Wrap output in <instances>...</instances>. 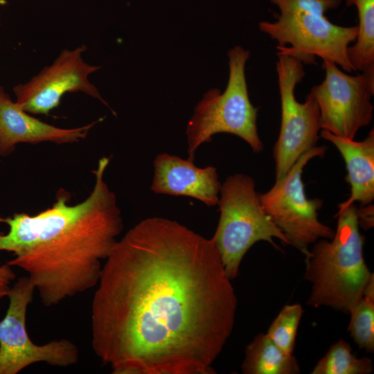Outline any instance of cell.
<instances>
[{
  "label": "cell",
  "mask_w": 374,
  "mask_h": 374,
  "mask_svg": "<svg viewBox=\"0 0 374 374\" xmlns=\"http://www.w3.org/2000/svg\"><path fill=\"white\" fill-rule=\"evenodd\" d=\"M105 260L91 303V346L112 373H215L237 297L213 239L151 217Z\"/></svg>",
  "instance_id": "6da1fadb"
},
{
  "label": "cell",
  "mask_w": 374,
  "mask_h": 374,
  "mask_svg": "<svg viewBox=\"0 0 374 374\" xmlns=\"http://www.w3.org/2000/svg\"><path fill=\"white\" fill-rule=\"evenodd\" d=\"M110 157H103L93 171L95 184L89 195L75 205L60 188L48 208L30 215L1 217L9 226L0 233V251L13 253L7 262L28 274L46 307L60 303L95 287L103 266L123 229L115 193L105 181Z\"/></svg>",
  "instance_id": "7a4b0ae2"
},
{
  "label": "cell",
  "mask_w": 374,
  "mask_h": 374,
  "mask_svg": "<svg viewBox=\"0 0 374 374\" xmlns=\"http://www.w3.org/2000/svg\"><path fill=\"white\" fill-rule=\"evenodd\" d=\"M357 208L352 204L337 212L333 238L317 240L305 256L304 279L312 284L310 306L349 314L374 276L364 261Z\"/></svg>",
  "instance_id": "3957f363"
},
{
  "label": "cell",
  "mask_w": 374,
  "mask_h": 374,
  "mask_svg": "<svg viewBox=\"0 0 374 374\" xmlns=\"http://www.w3.org/2000/svg\"><path fill=\"white\" fill-rule=\"evenodd\" d=\"M227 55L229 76L225 90L221 92L214 88L206 92L187 124L188 159L193 161L199 147L210 143L212 136L218 133L241 138L254 152L263 150L257 128L258 108L250 101L245 77L250 52L235 46Z\"/></svg>",
  "instance_id": "277c9868"
},
{
  "label": "cell",
  "mask_w": 374,
  "mask_h": 374,
  "mask_svg": "<svg viewBox=\"0 0 374 374\" xmlns=\"http://www.w3.org/2000/svg\"><path fill=\"white\" fill-rule=\"evenodd\" d=\"M219 195L220 218L211 238L229 278L238 276L244 255L257 242H268L279 249L274 240L278 238L290 245L265 212L251 177L242 173L229 176L221 184Z\"/></svg>",
  "instance_id": "5b68a950"
},
{
  "label": "cell",
  "mask_w": 374,
  "mask_h": 374,
  "mask_svg": "<svg viewBox=\"0 0 374 374\" xmlns=\"http://www.w3.org/2000/svg\"><path fill=\"white\" fill-rule=\"evenodd\" d=\"M258 28L278 42V52L293 55L303 64H317L315 57L318 56L346 72L355 71L347 51L357 38V25L338 26L330 22L325 15L292 10L280 12L275 21L260 22Z\"/></svg>",
  "instance_id": "8992f818"
},
{
  "label": "cell",
  "mask_w": 374,
  "mask_h": 374,
  "mask_svg": "<svg viewBox=\"0 0 374 374\" xmlns=\"http://www.w3.org/2000/svg\"><path fill=\"white\" fill-rule=\"evenodd\" d=\"M326 150V146H316L307 151L285 176L276 179L267 192L259 195L265 212L284 233L290 245L305 256L310 244L323 238L330 240L335 234V231L318 218L323 200L309 199L302 180L307 163L315 157L324 156Z\"/></svg>",
  "instance_id": "52a82bcc"
},
{
  "label": "cell",
  "mask_w": 374,
  "mask_h": 374,
  "mask_svg": "<svg viewBox=\"0 0 374 374\" xmlns=\"http://www.w3.org/2000/svg\"><path fill=\"white\" fill-rule=\"evenodd\" d=\"M278 77L281 123L274 148L276 179L285 176L298 159L317 146L321 130L318 105L309 93L303 103L297 101L295 88L305 75L303 63L297 57L278 52Z\"/></svg>",
  "instance_id": "ba28073f"
},
{
  "label": "cell",
  "mask_w": 374,
  "mask_h": 374,
  "mask_svg": "<svg viewBox=\"0 0 374 374\" xmlns=\"http://www.w3.org/2000/svg\"><path fill=\"white\" fill-rule=\"evenodd\" d=\"M35 290L28 276L19 278L10 288L9 306L0 321V374H17L37 362L64 368L78 362V348L67 339L37 345L29 337L26 312Z\"/></svg>",
  "instance_id": "9c48e42d"
},
{
  "label": "cell",
  "mask_w": 374,
  "mask_h": 374,
  "mask_svg": "<svg viewBox=\"0 0 374 374\" xmlns=\"http://www.w3.org/2000/svg\"><path fill=\"white\" fill-rule=\"evenodd\" d=\"M325 78L310 91L320 113L321 130L349 139L373 118L374 73L350 75L331 62L323 60Z\"/></svg>",
  "instance_id": "30bf717a"
},
{
  "label": "cell",
  "mask_w": 374,
  "mask_h": 374,
  "mask_svg": "<svg viewBox=\"0 0 374 374\" xmlns=\"http://www.w3.org/2000/svg\"><path fill=\"white\" fill-rule=\"evenodd\" d=\"M87 49L85 45L63 49L52 64L44 67L26 82L13 87L15 102L31 114L48 115L60 104L65 93L82 92L98 100L116 116L89 80V75L100 67L84 60L83 54Z\"/></svg>",
  "instance_id": "8fae6325"
},
{
  "label": "cell",
  "mask_w": 374,
  "mask_h": 374,
  "mask_svg": "<svg viewBox=\"0 0 374 374\" xmlns=\"http://www.w3.org/2000/svg\"><path fill=\"white\" fill-rule=\"evenodd\" d=\"M103 118L74 128H62L46 123L23 109L0 85V156H8L19 143L56 144L78 143Z\"/></svg>",
  "instance_id": "7c38bea8"
},
{
  "label": "cell",
  "mask_w": 374,
  "mask_h": 374,
  "mask_svg": "<svg viewBox=\"0 0 374 374\" xmlns=\"http://www.w3.org/2000/svg\"><path fill=\"white\" fill-rule=\"evenodd\" d=\"M153 166V193L193 197L207 206L217 205L222 184L215 167L199 168L193 161L168 153L157 154Z\"/></svg>",
  "instance_id": "4fadbf2b"
},
{
  "label": "cell",
  "mask_w": 374,
  "mask_h": 374,
  "mask_svg": "<svg viewBox=\"0 0 374 374\" xmlns=\"http://www.w3.org/2000/svg\"><path fill=\"white\" fill-rule=\"evenodd\" d=\"M320 136L332 143L344 159L347 170L346 181L350 195L338 205L341 211L355 202L361 206L371 204L374 199V131L361 141L335 135L321 130Z\"/></svg>",
  "instance_id": "5bb4252c"
},
{
  "label": "cell",
  "mask_w": 374,
  "mask_h": 374,
  "mask_svg": "<svg viewBox=\"0 0 374 374\" xmlns=\"http://www.w3.org/2000/svg\"><path fill=\"white\" fill-rule=\"evenodd\" d=\"M241 368L244 374H298L301 372L294 355L283 352L266 333H259L247 346Z\"/></svg>",
  "instance_id": "9a60e30c"
},
{
  "label": "cell",
  "mask_w": 374,
  "mask_h": 374,
  "mask_svg": "<svg viewBox=\"0 0 374 374\" xmlns=\"http://www.w3.org/2000/svg\"><path fill=\"white\" fill-rule=\"evenodd\" d=\"M358 13V34L348 48V60L355 71L374 73V0H346Z\"/></svg>",
  "instance_id": "2e32d148"
},
{
  "label": "cell",
  "mask_w": 374,
  "mask_h": 374,
  "mask_svg": "<svg viewBox=\"0 0 374 374\" xmlns=\"http://www.w3.org/2000/svg\"><path fill=\"white\" fill-rule=\"evenodd\" d=\"M373 371V361L370 357H355L352 354L350 344L340 339L331 346L311 374H369Z\"/></svg>",
  "instance_id": "e0dca14e"
},
{
  "label": "cell",
  "mask_w": 374,
  "mask_h": 374,
  "mask_svg": "<svg viewBox=\"0 0 374 374\" xmlns=\"http://www.w3.org/2000/svg\"><path fill=\"white\" fill-rule=\"evenodd\" d=\"M348 332L355 343L369 353L374 352V276L362 297L350 309Z\"/></svg>",
  "instance_id": "ac0fdd59"
},
{
  "label": "cell",
  "mask_w": 374,
  "mask_h": 374,
  "mask_svg": "<svg viewBox=\"0 0 374 374\" xmlns=\"http://www.w3.org/2000/svg\"><path fill=\"white\" fill-rule=\"evenodd\" d=\"M300 304L285 305L270 325L267 336L285 354L293 355L297 329L303 314Z\"/></svg>",
  "instance_id": "d6986e66"
},
{
  "label": "cell",
  "mask_w": 374,
  "mask_h": 374,
  "mask_svg": "<svg viewBox=\"0 0 374 374\" xmlns=\"http://www.w3.org/2000/svg\"><path fill=\"white\" fill-rule=\"evenodd\" d=\"M277 6L280 12L292 10H304L321 15L337 8L341 0H269Z\"/></svg>",
  "instance_id": "ffe728a7"
},
{
  "label": "cell",
  "mask_w": 374,
  "mask_h": 374,
  "mask_svg": "<svg viewBox=\"0 0 374 374\" xmlns=\"http://www.w3.org/2000/svg\"><path fill=\"white\" fill-rule=\"evenodd\" d=\"M357 215L359 227L368 229L373 226V205L371 204L357 208Z\"/></svg>",
  "instance_id": "44dd1931"
},
{
  "label": "cell",
  "mask_w": 374,
  "mask_h": 374,
  "mask_svg": "<svg viewBox=\"0 0 374 374\" xmlns=\"http://www.w3.org/2000/svg\"><path fill=\"white\" fill-rule=\"evenodd\" d=\"M15 276L11 266L8 264L0 266V285H8Z\"/></svg>",
  "instance_id": "7402d4cb"
},
{
  "label": "cell",
  "mask_w": 374,
  "mask_h": 374,
  "mask_svg": "<svg viewBox=\"0 0 374 374\" xmlns=\"http://www.w3.org/2000/svg\"><path fill=\"white\" fill-rule=\"evenodd\" d=\"M9 291L10 287L8 285H0V299L8 296Z\"/></svg>",
  "instance_id": "603a6c76"
},
{
  "label": "cell",
  "mask_w": 374,
  "mask_h": 374,
  "mask_svg": "<svg viewBox=\"0 0 374 374\" xmlns=\"http://www.w3.org/2000/svg\"><path fill=\"white\" fill-rule=\"evenodd\" d=\"M0 19H1V15H0ZM0 23H1V20H0Z\"/></svg>",
  "instance_id": "cb8c5ba5"
}]
</instances>
